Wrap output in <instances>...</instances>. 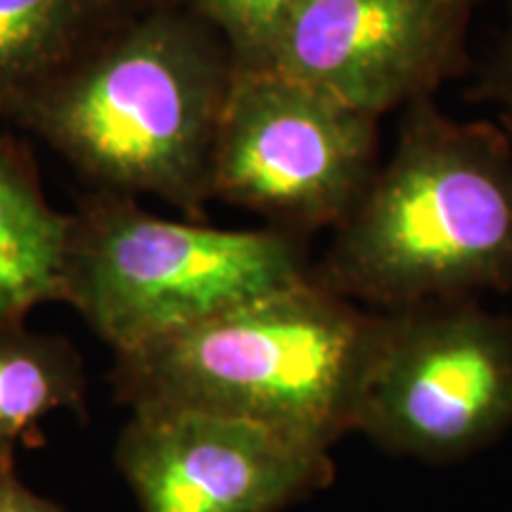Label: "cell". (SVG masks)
<instances>
[{
  "label": "cell",
  "mask_w": 512,
  "mask_h": 512,
  "mask_svg": "<svg viewBox=\"0 0 512 512\" xmlns=\"http://www.w3.org/2000/svg\"><path fill=\"white\" fill-rule=\"evenodd\" d=\"M238 57L185 0H131L29 102V133L95 192L157 197L207 221L211 162Z\"/></svg>",
  "instance_id": "1"
},
{
  "label": "cell",
  "mask_w": 512,
  "mask_h": 512,
  "mask_svg": "<svg viewBox=\"0 0 512 512\" xmlns=\"http://www.w3.org/2000/svg\"><path fill=\"white\" fill-rule=\"evenodd\" d=\"M318 280L370 311L512 292V143L489 121L406 107L392 155L332 228Z\"/></svg>",
  "instance_id": "2"
},
{
  "label": "cell",
  "mask_w": 512,
  "mask_h": 512,
  "mask_svg": "<svg viewBox=\"0 0 512 512\" xmlns=\"http://www.w3.org/2000/svg\"><path fill=\"white\" fill-rule=\"evenodd\" d=\"M375 311L309 273L143 349L117 354L128 408L192 406L330 446L351 434Z\"/></svg>",
  "instance_id": "3"
},
{
  "label": "cell",
  "mask_w": 512,
  "mask_h": 512,
  "mask_svg": "<svg viewBox=\"0 0 512 512\" xmlns=\"http://www.w3.org/2000/svg\"><path fill=\"white\" fill-rule=\"evenodd\" d=\"M311 271L306 235L162 219L136 197L93 190L72 214L64 304L117 356Z\"/></svg>",
  "instance_id": "4"
},
{
  "label": "cell",
  "mask_w": 512,
  "mask_h": 512,
  "mask_svg": "<svg viewBox=\"0 0 512 512\" xmlns=\"http://www.w3.org/2000/svg\"><path fill=\"white\" fill-rule=\"evenodd\" d=\"M510 430V318L479 299L375 311L351 434L392 456L448 465Z\"/></svg>",
  "instance_id": "5"
},
{
  "label": "cell",
  "mask_w": 512,
  "mask_h": 512,
  "mask_svg": "<svg viewBox=\"0 0 512 512\" xmlns=\"http://www.w3.org/2000/svg\"><path fill=\"white\" fill-rule=\"evenodd\" d=\"M377 121L275 69H235L211 162V200L309 238L332 230L377 169Z\"/></svg>",
  "instance_id": "6"
},
{
  "label": "cell",
  "mask_w": 512,
  "mask_h": 512,
  "mask_svg": "<svg viewBox=\"0 0 512 512\" xmlns=\"http://www.w3.org/2000/svg\"><path fill=\"white\" fill-rule=\"evenodd\" d=\"M114 456L140 512H285L335 482L330 446L209 408H131Z\"/></svg>",
  "instance_id": "7"
},
{
  "label": "cell",
  "mask_w": 512,
  "mask_h": 512,
  "mask_svg": "<svg viewBox=\"0 0 512 512\" xmlns=\"http://www.w3.org/2000/svg\"><path fill=\"white\" fill-rule=\"evenodd\" d=\"M470 12L458 0H297L254 67L380 119L458 72Z\"/></svg>",
  "instance_id": "8"
},
{
  "label": "cell",
  "mask_w": 512,
  "mask_h": 512,
  "mask_svg": "<svg viewBox=\"0 0 512 512\" xmlns=\"http://www.w3.org/2000/svg\"><path fill=\"white\" fill-rule=\"evenodd\" d=\"M72 214L48 202L29 140L0 133V325L67 302Z\"/></svg>",
  "instance_id": "9"
},
{
  "label": "cell",
  "mask_w": 512,
  "mask_h": 512,
  "mask_svg": "<svg viewBox=\"0 0 512 512\" xmlns=\"http://www.w3.org/2000/svg\"><path fill=\"white\" fill-rule=\"evenodd\" d=\"M131 0H0V133Z\"/></svg>",
  "instance_id": "10"
},
{
  "label": "cell",
  "mask_w": 512,
  "mask_h": 512,
  "mask_svg": "<svg viewBox=\"0 0 512 512\" xmlns=\"http://www.w3.org/2000/svg\"><path fill=\"white\" fill-rule=\"evenodd\" d=\"M86 375L67 339L36 335L24 323L0 325V467L17 446H34L55 411H83Z\"/></svg>",
  "instance_id": "11"
},
{
  "label": "cell",
  "mask_w": 512,
  "mask_h": 512,
  "mask_svg": "<svg viewBox=\"0 0 512 512\" xmlns=\"http://www.w3.org/2000/svg\"><path fill=\"white\" fill-rule=\"evenodd\" d=\"M226 36L240 64L264 55L273 31L297 0H185Z\"/></svg>",
  "instance_id": "12"
},
{
  "label": "cell",
  "mask_w": 512,
  "mask_h": 512,
  "mask_svg": "<svg viewBox=\"0 0 512 512\" xmlns=\"http://www.w3.org/2000/svg\"><path fill=\"white\" fill-rule=\"evenodd\" d=\"M482 95L498 112V126L512 143V0H508L505 22L482 74Z\"/></svg>",
  "instance_id": "13"
},
{
  "label": "cell",
  "mask_w": 512,
  "mask_h": 512,
  "mask_svg": "<svg viewBox=\"0 0 512 512\" xmlns=\"http://www.w3.org/2000/svg\"><path fill=\"white\" fill-rule=\"evenodd\" d=\"M0 512H62V508L31 491L17 477L15 465H10L0 467Z\"/></svg>",
  "instance_id": "14"
},
{
  "label": "cell",
  "mask_w": 512,
  "mask_h": 512,
  "mask_svg": "<svg viewBox=\"0 0 512 512\" xmlns=\"http://www.w3.org/2000/svg\"><path fill=\"white\" fill-rule=\"evenodd\" d=\"M458 3H463L465 8H470V10H472V8H475V5L479 3V0H458Z\"/></svg>",
  "instance_id": "15"
}]
</instances>
